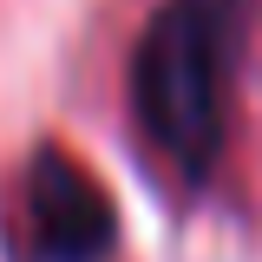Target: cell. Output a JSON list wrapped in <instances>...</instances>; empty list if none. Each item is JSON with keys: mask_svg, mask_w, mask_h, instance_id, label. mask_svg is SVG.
I'll use <instances>...</instances> for the list:
<instances>
[{"mask_svg": "<svg viewBox=\"0 0 262 262\" xmlns=\"http://www.w3.org/2000/svg\"><path fill=\"white\" fill-rule=\"evenodd\" d=\"M249 0H164L131 53V112L177 177H203L229 138Z\"/></svg>", "mask_w": 262, "mask_h": 262, "instance_id": "6da1fadb", "label": "cell"}, {"mask_svg": "<svg viewBox=\"0 0 262 262\" xmlns=\"http://www.w3.org/2000/svg\"><path fill=\"white\" fill-rule=\"evenodd\" d=\"M112 243V210L92 170L72 151H46L20 184V256L27 262H92Z\"/></svg>", "mask_w": 262, "mask_h": 262, "instance_id": "7a4b0ae2", "label": "cell"}]
</instances>
